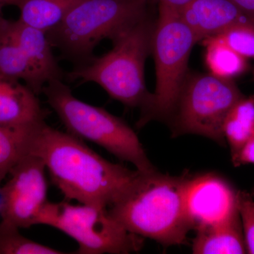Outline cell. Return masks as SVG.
Listing matches in <instances>:
<instances>
[{"mask_svg": "<svg viewBox=\"0 0 254 254\" xmlns=\"http://www.w3.org/2000/svg\"><path fill=\"white\" fill-rule=\"evenodd\" d=\"M29 154L43 160L66 200L108 208L138 174L105 160L83 141L43 122L33 129Z\"/></svg>", "mask_w": 254, "mask_h": 254, "instance_id": "1", "label": "cell"}, {"mask_svg": "<svg viewBox=\"0 0 254 254\" xmlns=\"http://www.w3.org/2000/svg\"><path fill=\"white\" fill-rule=\"evenodd\" d=\"M187 181L156 170L138 171L108 212L127 231L164 246L182 245L192 229L185 204Z\"/></svg>", "mask_w": 254, "mask_h": 254, "instance_id": "2", "label": "cell"}, {"mask_svg": "<svg viewBox=\"0 0 254 254\" xmlns=\"http://www.w3.org/2000/svg\"><path fill=\"white\" fill-rule=\"evenodd\" d=\"M155 20L150 13L114 38L113 48L100 57H94L66 74L69 81L93 82L113 99L131 108L148 109L152 93L145 83V64L151 54Z\"/></svg>", "mask_w": 254, "mask_h": 254, "instance_id": "3", "label": "cell"}, {"mask_svg": "<svg viewBox=\"0 0 254 254\" xmlns=\"http://www.w3.org/2000/svg\"><path fill=\"white\" fill-rule=\"evenodd\" d=\"M150 0H82L48 32L53 48L75 64L89 63L103 40L119 33L149 12Z\"/></svg>", "mask_w": 254, "mask_h": 254, "instance_id": "4", "label": "cell"}, {"mask_svg": "<svg viewBox=\"0 0 254 254\" xmlns=\"http://www.w3.org/2000/svg\"><path fill=\"white\" fill-rule=\"evenodd\" d=\"M43 93L68 133L99 145L141 173L155 170L136 133L123 120L78 99L63 80L50 81Z\"/></svg>", "mask_w": 254, "mask_h": 254, "instance_id": "5", "label": "cell"}, {"mask_svg": "<svg viewBox=\"0 0 254 254\" xmlns=\"http://www.w3.org/2000/svg\"><path fill=\"white\" fill-rule=\"evenodd\" d=\"M197 43L180 12L158 5L151 53L154 57L156 86L148 109L141 114L138 126L153 120H170L188 76L190 52Z\"/></svg>", "mask_w": 254, "mask_h": 254, "instance_id": "6", "label": "cell"}, {"mask_svg": "<svg viewBox=\"0 0 254 254\" xmlns=\"http://www.w3.org/2000/svg\"><path fill=\"white\" fill-rule=\"evenodd\" d=\"M36 225L54 227L71 237L80 254H130L143 246L141 237L127 231L105 207L48 201Z\"/></svg>", "mask_w": 254, "mask_h": 254, "instance_id": "7", "label": "cell"}, {"mask_svg": "<svg viewBox=\"0 0 254 254\" xmlns=\"http://www.w3.org/2000/svg\"><path fill=\"white\" fill-rule=\"evenodd\" d=\"M243 97L232 79L210 73L188 74L169 122L175 133L200 135L222 143L225 119Z\"/></svg>", "mask_w": 254, "mask_h": 254, "instance_id": "8", "label": "cell"}, {"mask_svg": "<svg viewBox=\"0 0 254 254\" xmlns=\"http://www.w3.org/2000/svg\"><path fill=\"white\" fill-rule=\"evenodd\" d=\"M46 32L19 20L0 21V74L23 81L37 95L47 83L63 80Z\"/></svg>", "mask_w": 254, "mask_h": 254, "instance_id": "9", "label": "cell"}, {"mask_svg": "<svg viewBox=\"0 0 254 254\" xmlns=\"http://www.w3.org/2000/svg\"><path fill=\"white\" fill-rule=\"evenodd\" d=\"M46 169L43 160L32 154L11 169L9 180L3 185L1 222L18 229L36 225L38 213L48 201Z\"/></svg>", "mask_w": 254, "mask_h": 254, "instance_id": "10", "label": "cell"}, {"mask_svg": "<svg viewBox=\"0 0 254 254\" xmlns=\"http://www.w3.org/2000/svg\"><path fill=\"white\" fill-rule=\"evenodd\" d=\"M185 208L192 229L225 221L239 213L237 193L225 180L213 175L187 179Z\"/></svg>", "mask_w": 254, "mask_h": 254, "instance_id": "11", "label": "cell"}, {"mask_svg": "<svg viewBox=\"0 0 254 254\" xmlns=\"http://www.w3.org/2000/svg\"><path fill=\"white\" fill-rule=\"evenodd\" d=\"M180 14L197 43L237 25H254L253 20L232 0H192Z\"/></svg>", "mask_w": 254, "mask_h": 254, "instance_id": "12", "label": "cell"}, {"mask_svg": "<svg viewBox=\"0 0 254 254\" xmlns=\"http://www.w3.org/2000/svg\"><path fill=\"white\" fill-rule=\"evenodd\" d=\"M48 112L38 95L21 81L0 74V125L33 126L46 122Z\"/></svg>", "mask_w": 254, "mask_h": 254, "instance_id": "13", "label": "cell"}, {"mask_svg": "<svg viewBox=\"0 0 254 254\" xmlns=\"http://www.w3.org/2000/svg\"><path fill=\"white\" fill-rule=\"evenodd\" d=\"M192 252L196 254L247 253L240 213L225 221L197 229Z\"/></svg>", "mask_w": 254, "mask_h": 254, "instance_id": "14", "label": "cell"}, {"mask_svg": "<svg viewBox=\"0 0 254 254\" xmlns=\"http://www.w3.org/2000/svg\"><path fill=\"white\" fill-rule=\"evenodd\" d=\"M82 0H11L21 22L48 33L58 26Z\"/></svg>", "mask_w": 254, "mask_h": 254, "instance_id": "15", "label": "cell"}, {"mask_svg": "<svg viewBox=\"0 0 254 254\" xmlns=\"http://www.w3.org/2000/svg\"><path fill=\"white\" fill-rule=\"evenodd\" d=\"M223 133L235 165L241 150L254 136V95L243 97L232 108L224 123Z\"/></svg>", "mask_w": 254, "mask_h": 254, "instance_id": "16", "label": "cell"}, {"mask_svg": "<svg viewBox=\"0 0 254 254\" xmlns=\"http://www.w3.org/2000/svg\"><path fill=\"white\" fill-rule=\"evenodd\" d=\"M202 42L205 47V64L212 74L232 79L247 71V59L234 51L218 37H209Z\"/></svg>", "mask_w": 254, "mask_h": 254, "instance_id": "17", "label": "cell"}, {"mask_svg": "<svg viewBox=\"0 0 254 254\" xmlns=\"http://www.w3.org/2000/svg\"><path fill=\"white\" fill-rule=\"evenodd\" d=\"M38 125L20 127L0 125V184L18 162L29 154L31 134Z\"/></svg>", "mask_w": 254, "mask_h": 254, "instance_id": "18", "label": "cell"}, {"mask_svg": "<svg viewBox=\"0 0 254 254\" xmlns=\"http://www.w3.org/2000/svg\"><path fill=\"white\" fill-rule=\"evenodd\" d=\"M19 230L0 221V254H65L26 238Z\"/></svg>", "mask_w": 254, "mask_h": 254, "instance_id": "19", "label": "cell"}, {"mask_svg": "<svg viewBox=\"0 0 254 254\" xmlns=\"http://www.w3.org/2000/svg\"><path fill=\"white\" fill-rule=\"evenodd\" d=\"M214 36L246 59H254V25H237Z\"/></svg>", "mask_w": 254, "mask_h": 254, "instance_id": "20", "label": "cell"}, {"mask_svg": "<svg viewBox=\"0 0 254 254\" xmlns=\"http://www.w3.org/2000/svg\"><path fill=\"white\" fill-rule=\"evenodd\" d=\"M237 205L247 252L254 254V200L247 192L239 191L237 193Z\"/></svg>", "mask_w": 254, "mask_h": 254, "instance_id": "21", "label": "cell"}, {"mask_svg": "<svg viewBox=\"0 0 254 254\" xmlns=\"http://www.w3.org/2000/svg\"><path fill=\"white\" fill-rule=\"evenodd\" d=\"M254 164V136L241 150L236 163V166L244 164Z\"/></svg>", "mask_w": 254, "mask_h": 254, "instance_id": "22", "label": "cell"}, {"mask_svg": "<svg viewBox=\"0 0 254 254\" xmlns=\"http://www.w3.org/2000/svg\"><path fill=\"white\" fill-rule=\"evenodd\" d=\"M150 1L152 2L156 1L158 3V5H163L180 12L192 0H150Z\"/></svg>", "mask_w": 254, "mask_h": 254, "instance_id": "23", "label": "cell"}, {"mask_svg": "<svg viewBox=\"0 0 254 254\" xmlns=\"http://www.w3.org/2000/svg\"><path fill=\"white\" fill-rule=\"evenodd\" d=\"M247 14L254 21V0H232Z\"/></svg>", "mask_w": 254, "mask_h": 254, "instance_id": "24", "label": "cell"}, {"mask_svg": "<svg viewBox=\"0 0 254 254\" xmlns=\"http://www.w3.org/2000/svg\"><path fill=\"white\" fill-rule=\"evenodd\" d=\"M3 208H4V191H3V186L0 184V221L1 220Z\"/></svg>", "mask_w": 254, "mask_h": 254, "instance_id": "25", "label": "cell"}, {"mask_svg": "<svg viewBox=\"0 0 254 254\" xmlns=\"http://www.w3.org/2000/svg\"><path fill=\"white\" fill-rule=\"evenodd\" d=\"M11 0H0V21L2 19V9L6 5H10Z\"/></svg>", "mask_w": 254, "mask_h": 254, "instance_id": "26", "label": "cell"}]
</instances>
